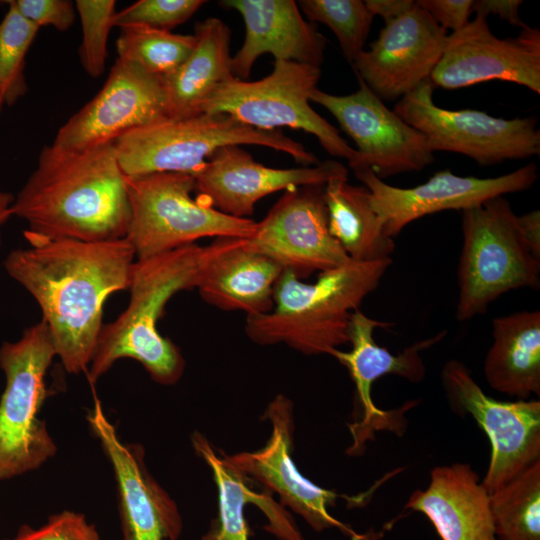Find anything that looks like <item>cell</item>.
I'll use <instances>...</instances> for the list:
<instances>
[{
	"mask_svg": "<svg viewBox=\"0 0 540 540\" xmlns=\"http://www.w3.org/2000/svg\"><path fill=\"white\" fill-rule=\"evenodd\" d=\"M24 238L29 246L8 253L5 271L39 305L65 370L86 373L106 300L129 288L134 250L126 238L50 239L26 230Z\"/></svg>",
	"mask_w": 540,
	"mask_h": 540,
	"instance_id": "cell-1",
	"label": "cell"
},
{
	"mask_svg": "<svg viewBox=\"0 0 540 540\" xmlns=\"http://www.w3.org/2000/svg\"><path fill=\"white\" fill-rule=\"evenodd\" d=\"M11 211L27 223L26 231L45 238H125L130 223L127 177L113 143L84 150L45 146Z\"/></svg>",
	"mask_w": 540,
	"mask_h": 540,
	"instance_id": "cell-2",
	"label": "cell"
},
{
	"mask_svg": "<svg viewBox=\"0 0 540 540\" xmlns=\"http://www.w3.org/2000/svg\"><path fill=\"white\" fill-rule=\"evenodd\" d=\"M202 247L190 244L144 259H136L126 309L103 325L87 370L94 385L122 358L138 361L162 385L175 384L185 360L180 349L158 330L166 304L178 292L195 288Z\"/></svg>",
	"mask_w": 540,
	"mask_h": 540,
	"instance_id": "cell-3",
	"label": "cell"
},
{
	"mask_svg": "<svg viewBox=\"0 0 540 540\" xmlns=\"http://www.w3.org/2000/svg\"><path fill=\"white\" fill-rule=\"evenodd\" d=\"M392 258L349 262L321 272L314 283L289 271L278 279L271 311L247 316L245 333L259 345L286 344L305 355L329 354L348 344L351 314L374 291Z\"/></svg>",
	"mask_w": 540,
	"mask_h": 540,
	"instance_id": "cell-4",
	"label": "cell"
},
{
	"mask_svg": "<svg viewBox=\"0 0 540 540\" xmlns=\"http://www.w3.org/2000/svg\"><path fill=\"white\" fill-rule=\"evenodd\" d=\"M246 144L282 151L305 166L319 163L315 154L282 132L252 128L227 114L166 118L127 132L113 147L130 178L161 172L194 175L218 148Z\"/></svg>",
	"mask_w": 540,
	"mask_h": 540,
	"instance_id": "cell-5",
	"label": "cell"
},
{
	"mask_svg": "<svg viewBox=\"0 0 540 540\" xmlns=\"http://www.w3.org/2000/svg\"><path fill=\"white\" fill-rule=\"evenodd\" d=\"M462 234L456 320L484 314L510 290L539 288L540 257L525 243L504 196L463 210Z\"/></svg>",
	"mask_w": 540,
	"mask_h": 540,
	"instance_id": "cell-6",
	"label": "cell"
},
{
	"mask_svg": "<svg viewBox=\"0 0 540 540\" xmlns=\"http://www.w3.org/2000/svg\"><path fill=\"white\" fill-rule=\"evenodd\" d=\"M57 357L44 321L26 328L15 341L0 346L5 388L0 398V480L38 469L57 447L38 418L45 400V376Z\"/></svg>",
	"mask_w": 540,
	"mask_h": 540,
	"instance_id": "cell-7",
	"label": "cell"
},
{
	"mask_svg": "<svg viewBox=\"0 0 540 540\" xmlns=\"http://www.w3.org/2000/svg\"><path fill=\"white\" fill-rule=\"evenodd\" d=\"M130 223L126 239L136 259L195 244L205 237L250 238L257 222L226 215L193 198L194 176L161 172L127 177Z\"/></svg>",
	"mask_w": 540,
	"mask_h": 540,
	"instance_id": "cell-8",
	"label": "cell"
},
{
	"mask_svg": "<svg viewBox=\"0 0 540 540\" xmlns=\"http://www.w3.org/2000/svg\"><path fill=\"white\" fill-rule=\"evenodd\" d=\"M320 76V67L275 61L272 73L261 80L248 82L232 76L220 83L202 104L201 113L227 114L260 130H303L314 135L327 153L346 159L358 171V151L310 106V94Z\"/></svg>",
	"mask_w": 540,
	"mask_h": 540,
	"instance_id": "cell-9",
	"label": "cell"
},
{
	"mask_svg": "<svg viewBox=\"0 0 540 540\" xmlns=\"http://www.w3.org/2000/svg\"><path fill=\"white\" fill-rule=\"evenodd\" d=\"M393 111L425 136L433 152L459 153L481 166L540 154L536 117L504 119L479 110L439 107L430 79L398 100Z\"/></svg>",
	"mask_w": 540,
	"mask_h": 540,
	"instance_id": "cell-10",
	"label": "cell"
},
{
	"mask_svg": "<svg viewBox=\"0 0 540 540\" xmlns=\"http://www.w3.org/2000/svg\"><path fill=\"white\" fill-rule=\"evenodd\" d=\"M441 381L453 411L470 414L490 440L491 458L482 481L489 494L540 459V401H498L456 359L445 363Z\"/></svg>",
	"mask_w": 540,
	"mask_h": 540,
	"instance_id": "cell-11",
	"label": "cell"
},
{
	"mask_svg": "<svg viewBox=\"0 0 540 540\" xmlns=\"http://www.w3.org/2000/svg\"><path fill=\"white\" fill-rule=\"evenodd\" d=\"M359 88L349 95H333L318 88L310 101L328 110L355 142L361 168L380 178L419 172L434 162L425 136L410 126L358 78ZM356 172V171H355Z\"/></svg>",
	"mask_w": 540,
	"mask_h": 540,
	"instance_id": "cell-12",
	"label": "cell"
},
{
	"mask_svg": "<svg viewBox=\"0 0 540 540\" xmlns=\"http://www.w3.org/2000/svg\"><path fill=\"white\" fill-rule=\"evenodd\" d=\"M166 118L163 77L117 58L100 91L58 130L52 144L84 150Z\"/></svg>",
	"mask_w": 540,
	"mask_h": 540,
	"instance_id": "cell-13",
	"label": "cell"
},
{
	"mask_svg": "<svg viewBox=\"0 0 540 540\" xmlns=\"http://www.w3.org/2000/svg\"><path fill=\"white\" fill-rule=\"evenodd\" d=\"M247 240L299 279L351 260L330 233L324 185L285 191Z\"/></svg>",
	"mask_w": 540,
	"mask_h": 540,
	"instance_id": "cell-14",
	"label": "cell"
},
{
	"mask_svg": "<svg viewBox=\"0 0 540 540\" xmlns=\"http://www.w3.org/2000/svg\"><path fill=\"white\" fill-rule=\"evenodd\" d=\"M354 174L370 191L372 207L384 232L393 239L423 216L444 210L463 211L497 196L528 190L538 177L534 163L494 178L463 177L441 170L425 183L410 188L389 185L371 169Z\"/></svg>",
	"mask_w": 540,
	"mask_h": 540,
	"instance_id": "cell-15",
	"label": "cell"
},
{
	"mask_svg": "<svg viewBox=\"0 0 540 540\" xmlns=\"http://www.w3.org/2000/svg\"><path fill=\"white\" fill-rule=\"evenodd\" d=\"M522 85L540 94V30L526 25L516 37L500 39L486 17L475 15L459 31L448 34L430 81L445 89L488 80Z\"/></svg>",
	"mask_w": 540,
	"mask_h": 540,
	"instance_id": "cell-16",
	"label": "cell"
},
{
	"mask_svg": "<svg viewBox=\"0 0 540 540\" xmlns=\"http://www.w3.org/2000/svg\"><path fill=\"white\" fill-rule=\"evenodd\" d=\"M293 404L285 395H277L269 404L265 418L272 424L267 444L255 452H241L224 458L248 479L261 483L266 491L277 493L281 503L301 516L315 531L336 528L352 540H364L353 529L333 517L329 506H334L341 495L324 489L302 476L296 468L293 449Z\"/></svg>",
	"mask_w": 540,
	"mask_h": 540,
	"instance_id": "cell-17",
	"label": "cell"
},
{
	"mask_svg": "<svg viewBox=\"0 0 540 540\" xmlns=\"http://www.w3.org/2000/svg\"><path fill=\"white\" fill-rule=\"evenodd\" d=\"M447 31L418 4L385 23L370 49L352 63L356 75L382 101L400 100L430 76Z\"/></svg>",
	"mask_w": 540,
	"mask_h": 540,
	"instance_id": "cell-18",
	"label": "cell"
},
{
	"mask_svg": "<svg viewBox=\"0 0 540 540\" xmlns=\"http://www.w3.org/2000/svg\"><path fill=\"white\" fill-rule=\"evenodd\" d=\"M197 199L237 218H249L263 197L302 186L325 185L348 178L346 167L335 160L290 169L266 167L239 145L218 148L193 175Z\"/></svg>",
	"mask_w": 540,
	"mask_h": 540,
	"instance_id": "cell-19",
	"label": "cell"
},
{
	"mask_svg": "<svg viewBox=\"0 0 540 540\" xmlns=\"http://www.w3.org/2000/svg\"><path fill=\"white\" fill-rule=\"evenodd\" d=\"M87 421L113 468L123 540H177L183 530L181 514L146 468L143 447L119 439L97 397Z\"/></svg>",
	"mask_w": 540,
	"mask_h": 540,
	"instance_id": "cell-20",
	"label": "cell"
},
{
	"mask_svg": "<svg viewBox=\"0 0 540 540\" xmlns=\"http://www.w3.org/2000/svg\"><path fill=\"white\" fill-rule=\"evenodd\" d=\"M393 324L368 317L359 309L351 314L348 328V352L333 349L328 355L345 366L355 383L358 400L362 410L360 422L350 426L354 438L351 453L358 452L363 443L372 437L373 430L393 429L391 412L377 408L371 397L372 384L382 376L397 375L410 382H421L426 375V367L421 352L440 342L446 335L441 331L406 347L401 353L392 354L387 348L379 346L373 333L377 328H388Z\"/></svg>",
	"mask_w": 540,
	"mask_h": 540,
	"instance_id": "cell-21",
	"label": "cell"
},
{
	"mask_svg": "<svg viewBox=\"0 0 540 540\" xmlns=\"http://www.w3.org/2000/svg\"><path fill=\"white\" fill-rule=\"evenodd\" d=\"M283 269L253 249L247 238L219 237L202 247L195 288L208 304L247 316L273 308V294Z\"/></svg>",
	"mask_w": 540,
	"mask_h": 540,
	"instance_id": "cell-22",
	"label": "cell"
},
{
	"mask_svg": "<svg viewBox=\"0 0 540 540\" xmlns=\"http://www.w3.org/2000/svg\"><path fill=\"white\" fill-rule=\"evenodd\" d=\"M222 6L240 13L245 24L241 48L231 58V72L247 78L258 57L320 67L327 39L302 17L293 0H224Z\"/></svg>",
	"mask_w": 540,
	"mask_h": 540,
	"instance_id": "cell-23",
	"label": "cell"
},
{
	"mask_svg": "<svg viewBox=\"0 0 540 540\" xmlns=\"http://www.w3.org/2000/svg\"><path fill=\"white\" fill-rule=\"evenodd\" d=\"M405 507L425 515L442 540H496L489 493L467 463L435 467Z\"/></svg>",
	"mask_w": 540,
	"mask_h": 540,
	"instance_id": "cell-24",
	"label": "cell"
},
{
	"mask_svg": "<svg viewBox=\"0 0 540 540\" xmlns=\"http://www.w3.org/2000/svg\"><path fill=\"white\" fill-rule=\"evenodd\" d=\"M191 441L198 456L210 467L218 489V514L201 540H249L244 508L256 505L265 514L268 524L264 527L279 540H306L291 515L275 502L271 493H256L247 484L248 478L235 469L218 450L199 432Z\"/></svg>",
	"mask_w": 540,
	"mask_h": 540,
	"instance_id": "cell-25",
	"label": "cell"
},
{
	"mask_svg": "<svg viewBox=\"0 0 540 540\" xmlns=\"http://www.w3.org/2000/svg\"><path fill=\"white\" fill-rule=\"evenodd\" d=\"M493 342L484 375L496 391L518 400L540 395V311L524 310L492 320Z\"/></svg>",
	"mask_w": 540,
	"mask_h": 540,
	"instance_id": "cell-26",
	"label": "cell"
},
{
	"mask_svg": "<svg viewBox=\"0 0 540 540\" xmlns=\"http://www.w3.org/2000/svg\"><path fill=\"white\" fill-rule=\"evenodd\" d=\"M194 48L183 63L163 77L169 118L201 113L210 93L232 77L230 28L218 18H207L195 26Z\"/></svg>",
	"mask_w": 540,
	"mask_h": 540,
	"instance_id": "cell-27",
	"label": "cell"
},
{
	"mask_svg": "<svg viewBox=\"0 0 540 540\" xmlns=\"http://www.w3.org/2000/svg\"><path fill=\"white\" fill-rule=\"evenodd\" d=\"M324 199L330 233L352 261L391 258L394 239L384 232L367 187L352 185L348 178H334L324 185Z\"/></svg>",
	"mask_w": 540,
	"mask_h": 540,
	"instance_id": "cell-28",
	"label": "cell"
},
{
	"mask_svg": "<svg viewBox=\"0 0 540 540\" xmlns=\"http://www.w3.org/2000/svg\"><path fill=\"white\" fill-rule=\"evenodd\" d=\"M489 499L496 540H540V459Z\"/></svg>",
	"mask_w": 540,
	"mask_h": 540,
	"instance_id": "cell-29",
	"label": "cell"
},
{
	"mask_svg": "<svg viewBox=\"0 0 540 540\" xmlns=\"http://www.w3.org/2000/svg\"><path fill=\"white\" fill-rule=\"evenodd\" d=\"M193 35L175 34L144 26L120 28L116 41L118 58L145 71L165 77L177 69L194 48Z\"/></svg>",
	"mask_w": 540,
	"mask_h": 540,
	"instance_id": "cell-30",
	"label": "cell"
},
{
	"mask_svg": "<svg viewBox=\"0 0 540 540\" xmlns=\"http://www.w3.org/2000/svg\"><path fill=\"white\" fill-rule=\"evenodd\" d=\"M0 22V96L11 106L28 90L24 68L28 50L39 27L26 19L9 1Z\"/></svg>",
	"mask_w": 540,
	"mask_h": 540,
	"instance_id": "cell-31",
	"label": "cell"
},
{
	"mask_svg": "<svg viewBox=\"0 0 540 540\" xmlns=\"http://www.w3.org/2000/svg\"><path fill=\"white\" fill-rule=\"evenodd\" d=\"M308 20L328 26L351 64L364 51L374 16L361 0H302Z\"/></svg>",
	"mask_w": 540,
	"mask_h": 540,
	"instance_id": "cell-32",
	"label": "cell"
},
{
	"mask_svg": "<svg viewBox=\"0 0 540 540\" xmlns=\"http://www.w3.org/2000/svg\"><path fill=\"white\" fill-rule=\"evenodd\" d=\"M114 0H77L82 41L79 57L85 72L93 78L101 76L107 58V42L113 26Z\"/></svg>",
	"mask_w": 540,
	"mask_h": 540,
	"instance_id": "cell-33",
	"label": "cell"
},
{
	"mask_svg": "<svg viewBox=\"0 0 540 540\" xmlns=\"http://www.w3.org/2000/svg\"><path fill=\"white\" fill-rule=\"evenodd\" d=\"M202 0H139L115 13L113 26H144L171 31L203 5Z\"/></svg>",
	"mask_w": 540,
	"mask_h": 540,
	"instance_id": "cell-34",
	"label": "cell"
},
{
	"mask_svg": "<svg viewBox=\"0 0 540 540\" xmlns=\"http://www.w3.org/2000/svg\"><path fill=\"white\" fill-rule=\"evenodd\" d=\"M6 540H103L95 525L75 511H62L48 518L37 528L23 525L16 535Z\"/></svg>",
	"mask_w": 540,
	"mask_h": 540,
	"instance_id": "cell-35",
	"label": "cell"
},
{
	"mask_svg": "<svg viewBox=\"0 0 540 540\" xmlns=\"http://www.w3.org/2000/svg\"><path fill=\"white\" fill-rule=\"evenodd\" d=\"M17 10L37 27L68 30L75 20V4L70 0H10Z\"/></svg>",
	"mask_w": 540,
	"mask_h": 540,
	"instance_id": "cell-36",
	"label": "cell"
},
{
	"mask_svg": "<svg viewBox=\"0 0 540 540\" xmlns=\"http://www.w3.org/2000/svg\"><path fill=\"white\" fill-rule=\"evenodd\" d=\"M430 17L446 31H459L469 23L473 0H417Z\"/></svg>",
	"mask_w": 540,
	"mask_h": 540,
	"instance_id": "cell-37",
	"label": "cell"
},
{
	"mask_svg": "<svg viewBox=\"0 0 540 540\" xmlns=\"http://www.w3.org/2000/svg\"><path fill=\"white\" fill-rule=\"evenodd\" d=\"M522 0H477L473 1L472 13L486 17L488 15L498 16L501 20L521 29L525 24L519 14Z\"/></svg>",
	"mask_w": 540,
	"mask_h": 540,
	"instance_id": "cell-38",
	"label": "cell"
},
{
	"mask_svg": "<svg viewBox=\"0 0 540 540\" xmlns=\"http://www.w3.org/2000/svg\"><path fill=\"white\" fill-rule=\"evenodd\" d=\"M520 233L528 247L540 257V212L533 210L517 215Z\"/></svg>",
	"mask_w": 540,
	"mask_h": 540,
	"instance_id": "cell-39",
	"label": "cell"
},
{
	"mask_svg": "<svg viewBox=\"0 0 540 540\" xmlns=\"http://www.w3.org/2000/svg\"><path fill=\"white\" fill-rule=\"evenodd\" d=\"M370 13L383 18L387 23L407 12L414 0H366L364 1Z\"/></svg>",
	"mask_w": 540,
	"mask_h": 540,
	"instance_id": "cell-40",
	"label": "cell"
},
{
	"mask_svg": "<svg viewBox=\"0 0 540 540\" xmlns=\"http://www.w3.org/2000/svg\"><path fill=\"white\" fill-rule=\"evenodd\" d=\"M14 197L11 193L0 190V246L2 242L1 228L12 216Z\"/></svg>",
	"mask_w": 540,
	"mask_h": 540,
	"instance_id": "cell-41",
	"label": "cell"
},
{
	"mask_svg": "<svg viewBox=\"0 0 540 540\" xmlns=\"http://www.w3.org/2000/svg\"><path fill=\"white\" fill-rule=\"evenodd\" d=\"M3 105H4V103H3V100H2V98L0 96V111H1Z\"/></svg>",
	"mask_w": 540,
	"mask_h": 540,
	"instance_id": "cell-42",
	"label": "cell"
}]
</instances>
